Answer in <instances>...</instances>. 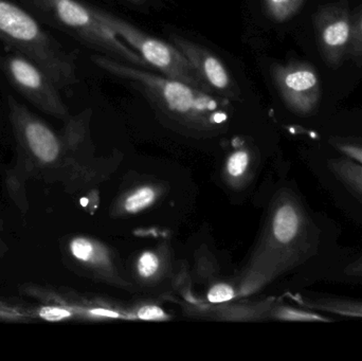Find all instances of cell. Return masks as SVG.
Returning a JSON list of instances; mask_svg holds the SVG:
<instances>
[{"label":"cell","instance_id":"ffe728a7","mask_svg":"<svg viewBox=\"0 0 362 361\" xmlns=\"http://www.w3.org/2000/svg\"><path fill=\"white\" fill-rule=\"evenodd\" d=\"M138 316L142 320H161L165 317V314L159 307L148 305V307H142Z\"/></svg>","mask_w":362,"mask_h":361},{"label":"cell","instance_id":"484cf974","mask_svg":"<svg viewBox=\"0 0 362 361\" xmlns=\"http://www.w3.org/2000/svg\"><path fill=\"white\" fill-rule=\"evenodd\" d=\"M127 1L133 2V4H144V1H146V0H127Z\"/></svg>","mask_w":362,"mask_h":361},{"label":"cell","instance_id":"6da1fadb","mask_svg":"<svg viewBox=\"0 0 362 361\" xmlns=\"http://www.w3.org/2000/svg\"><path fill=\"white\" fill-rule=\"evenodd\" d=\"M91 61L104 71L138 89L146 99L168 114L189 120L209 119L215 124H221L227 120L225 107L229 100L175 78L153 73L150 69L117 61L107 55L93 54Z\"/></svg>","mask_w":362,"mask_h":361},{"label":"cell","instance_id":"9a60e30c","mask_svg":"<svg viewBox=\"0 0 362 361\" xmlns=\"http://www.w3.org/2000/svg\"><path fill=\"white\" fill-rule=\"evenodd\" d=\"M70 252L81 262H90L95 256V247L89 239L76 237L70 243Z\"/></svg>","mask_w":362,"mask_h":361},{"label":"cell","instance_id":"30bf717a","mask_svg":"<svg viewBox=\"0 0 362 361\" xmlns=\"http://www.w3.org/2000/svg\"><path fill=\"white\" fill-rule=\"evenodd\" d=\"M300 229V216L291 205L281 207L274 220V235L280 243L287 244L297 237Z\"/></svg>","mask_w":362,"mask_h":361},{"label":"cell","instance_id":"d6986e66","mask_svg":"<svg viewBox=\"0 0 362 361\" xmlns=\"http://www.w3.org/2000/svg\"><path fill=\"white\" fill-rule=\"evenodd\" d=\"M70 316L71 314L67 309L57 307H42L40 313V317L42 319L48 320V321H59V320L66 319Z\"/></svg>","mask_w":362,"mask_h":361},{"label":"cell","instance_id":"9c48e42d","mask_svg":"<svg viewBox=\"0 0 362 361\" xmlns=\"http://www.w3.org/2000/svg\"><path fill=\"white\" fill-rule=\"evenodd\" d=\"M169 36L172 44L180 49L202 82L214 95L229 101H240L242 99L238 83L218 57L193 40L175 33L170 34Z\"/></svg>","mask_w":362,"mask_h":361},{"label":"cell","instance_id":"44dd1931","mask_svg":"<svg viewBox=\"0 0 362 361\" xmlns=\"http://www.w3.org/2000/svg\"><path fill=\"white\" fill-rule=\"evenodd\" d=\"M285 319L302 320V321H323V318L315 314L302 313V312H286L283 316Z\"/></svg>","mask_w":362,"mask_h":361},{"label":"cell","instance_id":"cb8c5ba5","mask_svg":"<svg viewBox=\"0 0 362 361\" xmlns=\"http://www.w3.org/2000/svg\"><path fill=\"white\" fill-rule=\"evenodd\" d=\"M91 314H93V315H98V316H106V317H112V318H117L119 317L118 314L115 313V312L108 311V309H93L91 311Z\"/></svg>","mask_w":362,"mask_h":361},{"label":"cell","instance_id":"603a6c76","mask_svg":"<svg viewBox=\"0 0 362 361\" xmlns=\"http://www.w3.org/2000/svg\"><path fill=\"white\" fill-rule=\"evenodd\" d=\"M346 273L349 276H357V277H362V259L357 261L354 264L350 265L346 268Z\"/></svg>","mask_w":362,"mask_h":361},{"label":"cell","instance_id":"7c38bea8","mask_svg":"<svg viewBox=\"0 0 362 361\" xmlns=\"http://www.w3.org/2000/svg\"><path fill=\"white\" fill-rule=\"evenodd\" d=\"M332 169L351 189L362 195V165L346 159L332 162Z\"/></svg>","mask_w":362,"mask_h":361},{"label":"cell","instance_id":"7402d4cb","mask_svg":"<svg viewBox=\"0 0 362 361\" xmlns=\"http://www.w3.org/2000/svg\"><path fill=\"white\" fill-rule=\"evenodd\" d=\"M338 148L344 154L348 155L351 158H354L362 165V148L355 144L339 143Z\"/></svg>","mask_w":362,"mask_h":361},{"label":"cell","instance_id":"e0dca14e","mask_svg":"<svg viewBox=\"0 0 362 361\" xmlns=\"http://www.w3.org/2000/svg\"><path fill=\"white\" fill-rule=\"evenodd\" d=\"M249 156L246 152H236L228 161V172L230 175L240 176L244 173L248 165Z\"/></svg>","mask_w":362,"mask_h":361},{"label":"cell","instance_id":"d4e9b609","mask_svg":"<svg viewBox=\"0 0 362 361\" xmlns=\"http://www.w3.org/2000/svg\"><path fill=\"white\" fill-rule=\"evenodd\" d=\"M1 233H2V226H1V223H0V258H1V256H4V254H6L8 250V246H6V244L4 243V239H2Z\"/></svg>","mask_w":362,"mask_h":361},{"label":"cell","instance_id":"ba28073f","mask_svg":"<svg viewBox=\"0 0 362 361\" xmlns=\"http://www.w3.org/2000/svg\"><path fill=\"white\" fill-rule=\"evenodd\" d=\"M315 27L327 65L339 67L349 53L353 20L346 0L327 4L317 12Z\"/></svg>","mask_w":362,"mask_h":361},{"label":"cell","instance_id":"3957f363","mask_svg":"<svg viewBox=\"0 0 362 361\" xmlns=\"http://www.w3.org/2000/svg\"><path fill=\"white\" fill-rule=\"evenodd\" d=\"M23 1L48 19L52 25L71 34L90 48L117 61L151 70V66L106 25L91 6L78 0Z\"/></svg>","mask_w":362,"mask_h":361},{"label":"cell","instance_id":"8fae6325","mask_svg":"<svg viewBox=\"0 0 362 361\" xmlns=\"http://www.w3.org/2000/svg\"><path fill=\"white\" fill-rule=\"evenodd\" d=\"M305 0H264L266 13L272 20L285 23L293 18Z\"/></svg>","mask_w":362,"mask_h":361},{"label":"cell","instance_id":"ac0fdd59","mask_svg":"<svg viewBox=\"0 0 362 361\" xmlns=\"http://www.w3.org/2000/svg\"><path fill=\"white\" fill-rule=\"evenodd\" d=\"M209 301L212 303H223L234 298V292L226 284H218L210 290L208 295Z\"/></svg>","mask_w":362,"mask_h":361},{"label":"cell","instance_id":"4fadbf2b","mask_svg":"<svg viewBox=\"0 0 362 361\" xmlns=\"http://www.w3.org/2000/svg\"><path fill=\"white\" fill-rule=\"evenodd\" d=\"M155 196H156V194H155V191L153 189L144 187V188L136 191L134 194H132L127 199L125 209L131 213H137V212L144 210V208L148 207L154 201Z\"/></svg>","mask_w":362,"mask_h":361},{"label":"cell","instance_id":"52a82bcc","mask_svg":"<svg viewBox=\"0 0 362 361\" xmlns=\"http://www.w3.org/2000/svg\"><path fill=\"white\" fill-rule=\"evenodd\" d=\"M272 78L284 103L300 116H310L322 97L321 81L313 66L302 61L274 64Z\"/></svg>","mask_w":362,"mask_h":361},{"label":"cell","instance_id":"5b68a950","mask_svg":"<svg viewBox=\"0 0 362 361\" xmlns=\"http://www.w3.org/2000/svg\"><path fill=\"white\" fill-rule=\"evenodd\" d=\"M0 67L16 90L38 110L57 118L67 117L59 87L31 59L21 53H13L0 57Z\"/></svg>","mask_w":362,"mask_h":361},{"label":"cell","instance_id":"7a4b0ae2","mask_svg":"<svg viewBox=\"0 0 362 361\" xmlns=\"http://www.w3.org/2000/svg\"><path fill=\"white\" fill-rule=\"evenodd\" d=\"M0 40L42 68L59 89L78 83L74 55L11 0H0Z\"/></svg>","mask_w":362,"mask_h":361},{"label":"cell","instance_id":"8992f818","mask_svg":"<svg viewBox=\"0 0 362 361\" xmlns=\"http://www.w3.org/2000/svg\"><path fill=\"white\" fill-rule=\"evenodd\" d=\"M8 114L19 146L40 167L57 162L61 156L59 136L12 95L8 97Z\"/></svg>","mask_w":362,"mask_h":361},{"label":"cell","instance_id":"277c9868","mask_svg":"<svg viewBox=\"0 0 362 361\" xmlns=\"http://www.w3.org/2000/svg\"><path fill=\"white\" fill-rule=\"evenodd\" d=\"M97 16L110 28L123 42L133 48L151 68L159 70L163 76L175 78L187 83L206 93H212L202 82L193 66L191 65L182 52L173 44L163 42L146 32L138 29L136 25L112 13L101 8H93Z\"/></svg>","mask_w":362,"mask_h":361},{"label":"cell","instance_id":"2e32d148","mask_svg":"<svg viewBox=\"0 0 362 361\" xmlns=\"http://www.w3.org/2000/svg\"><path fill=\"white\" fill-rule=\"evenodd\" d=\"M158 266V258L152 252L146 251L140 256L139 262H138V271L142 277L148 278L156 273Z\"/></svg>","mask_w":362,"mask_h":361},{"label":"cell","instance_id":"5bb4252c","mask_svg":"<svg viewBox=\"0 0 362 361\" xmlns=\"http://www.w3.org/2000/svg\"><path fill=\"white\" fill-rule=\"evenodd\" d=\"M349 54L357 65L362 66V12L356 20H353L352 38Z\"/></svg>","mask_w":362,"mask_h":361}]
</instances>
